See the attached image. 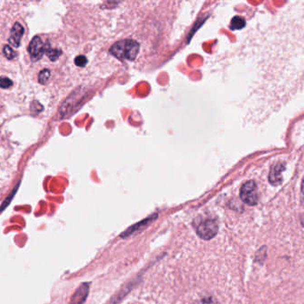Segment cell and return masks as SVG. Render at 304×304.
<instances>
[{
  "instance_id": "obj_3",
  "label": "cell",
  "mask_w": 304,
  "mask_h": 304,
  "mask_svg": "<svg viewBox=\"0 0 304 304\" xmlns=\"http://www.w3.org/2000/svg\"><path fill=\"white\" fill-rule=\"evenodd\" d=\"M196 233L203 239L210 240L218 233V224L213 220H205L204 222L199 223L196 227Z\"/></svg>"
},
{
  "instance_id": "obj_9",
  "label": "cell",
  "mask_w": 304,
  "mask_h": 304,
  "mask_svg": "<svg viewBox=\"0 0 304 304\" xmlns=\"http://www.w3.org/2000/svg\"><path fill=\"white\" fill-rule=\"evenodd\" d=\"M50 71L45 69V70H42L41 72H40L39 74V81L41 84H46L48 81L49 78H50Z\"/></svg>"
},
{
  "instance_id": "obj_13",
  "label": "cell",
  "mask_w": 304,
  "mask_h": 304,
  "mask_svg": "<svg viewBox=\"0 0 304 304\" xmlns=\"http://www.w3.org/2000/svg\"><path fill=\"white\" fill-rule=\"evenodd\" d=\"M196 304H217V303L212 298H205L198 302Z\"/></svg>"
},
{
  "instance_id": "obj_1",
  "label": "cell",
  "mask_w": 304,
  "mask_h": 304,
  "mask_svg": "<svg viewBox=\"0 0 304 304\" xmlns=\"http://www.w3.org/2000/svg\"><path fill=\"white\" fill-rule=\"evenodd\" d=\"M139 52V43L132 40H124L117 42L110 49V53L120 60H134Z\"/></svg>"
},
{
  "instance_id": "obj_4",
  "label": "cell",
  "mask_w": 304,
  "mask_h": 304,
  "mask_svg": "<svg viewBox=\"0 0 304 304\" xmlns=\"http://www.w3.org/2000/svg\"><path fill=\"white\" fill-rule=\"evenodd\" d=\"M28 51L31 56L32 61H39L41 59L45 52V45L42 42L41 39L39 36L34 37L31 40V43L28 47Z\"/></svg>"
},
{
  "instance_id": "obj_2",
  "label": "cell",
  "mask_w": 304,
  "mask_h": 304,
  "mask_svg": "<svg viewBox=\"0 0 304 304\" xmlns=\"http://www.w3.org/2000/svg\"><path fill=\"white\" fill-rule=\"evenodd\" d=\"M240 196L243 203L248 205H256L259 200V194L256 183L253 181L245 182L240 190Z\"/></svg>"
},
{
  "instance_id": "obj_7",
  "label": "cell",
  "mask_w": 304,
  "mask_h": 304,
  "mask_svg": "<svg viewBox=\"0 0 304 304\" xmlns=\"http://www.w3.org/2000/svg\"><path fill=\"white\" fill-rule=\"evenodd\" d=\"M45 52L51 61H56L62 55V51L49 47V44L45 45Z\"/></svg>"
},
{
  "instance_id": "obj_5",
  "label": "cell",
  "mask_w": 304,
  "mask_h": 304,
  "mask_svg": "<svg viewBox=\"0 0 304 304\" xmlns=\"http://www.w3.org/2000/svg\"><path fill=\"white\" fill-rule=\"evenodd\" d=\"M23 32H24L23 27L19 22L15 23V25L13 26L11 30L10 38L8 40V41L13 47H18L20 46Z\"/></svg>"
},
{
  "instance_id": "obj_6",
  "label": "cell",
  "mask_w": 304,
  "mask_h": 304,
  "mask_svg": "<svg viewBox=\"0 0 304 304\" xmlns=\"http://www.w3.org/2000/svg\"><path fill=\"white\" fill-rule=\"evenodd\" d=\"M284 170V166L282 164H277L274 166L271 169L270 174H269V181L273 185H279L282 181L281 173Z\"/></svg>"
},
{
  "instance_id": "obj_12",
  "label": "cell",
  "mask_w": 304,
  "mask_h": 304,
  "mask_svg": "<svg viewBox=\"0 0 304 304\" xmlns=\"http://www.w3.org/2000/svg\"><path fill=\"white\" fill-rule=\"evenodd\" d=\"M87 62H88V60L84 56H79L75 58V64L80 67H84L87 64Z\"/></svg>"
},
{
  "instance_id": "obj_10",
  "label": "cell",
  "mask_w": 304,
  "mask_h": 304,
  "mask_svg": "<svg viewBox=\"0 0 304 304\" xmlns=\"http://www.w3.org/2000/svg\"><path fill=\"white\" fill-rule=\"evenodd\" d=\"M4 55H5V57L7 58V59H14L15 57H16V53L14 51L13 49H12V47L10 46H8V45H6L4 47Z\"/></svg>"
},
{
  "instance_id": "obj_8",
  "label": "cell",
  "mask_w": 304,
  "mask_h": 304,
  "mask_svg": "<svg viewBox=\"0 0 304 304\" xmlns=\"http://www.w3.org/2000/svg\"><path fill=\"white\" fill-rule=\"evenodd\" d=\"M245 26V21L240 16H236L232 19L230 23V29L232 30H240Z\"/></svg>"
},
{
  "instance_id": "obj_11",
  "label": "cell",
  "mask_w": 304,
  "mask_h": 304,
  "mask_svg": "<svg viewBox=\"0 0 304 304\" xmlns=\"http://www.w3.org/2000/svg\"><path fill=\"white\" fill-rule=\"evenodd\" d=\"M13 86V81L9 78L0 77V88H8Z\"/></svg>"
}]
</instances>
